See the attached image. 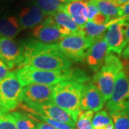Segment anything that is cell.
Masks as SVG:
<instances>
[{
    "label": "cell",
    "instance_id": "6da1fadb",
    "mask_svg": "<svg viewBox=\"0 0 129 129\" xmlns=\"http://www.w3.org/2000/svg\"><path fill=\"white\" fill-rule=\"evenodd\" d=\"M24 60L20 67H29L43 70H62L70 68L72 60L60 50L57 43L45 44L34 39L21 42Z\"/></svg>",
    "mask_w": 129,
    "mask_h": 129
},
{
    "label": "cell",
    "instance_id": "7a4b0ae2",
    "mask_svg": "<svg viewBox=\"0 0 129 129\" xmlns=\"http://www.w3.org/2000/svg\"><path fill=\"white\" fill-rule=\"evenodd\" d=\"M14 72L22 86L33 83L54 85L68 80H75L85 84L90 80L87 73L80 68L43 70L29 67H22L17 68Z\"/></svg>",
    "mask_w": 129,
    "mask_h": 129
},
{
    "label": "cell",
    "instance_id": "3957f363",
    "mask_svg": "<svg viewBox=\"0 0 129 129\" xmlns=\"http://www.w3.org/2000/svg\"><path fill=\"white\" fill-rule=\"evenodd\" d=\"M84 85L75 80H68L53 86L52 103L69 113L75 121L80 112V103Z\"/></svg>",
    "mask_w": 129,
    "mask_h": 129
},
{
    "label": "cell",
    "instance_id": "277c9868",
    "mask_svg": "<svg viewBox=\"0 0 129 129\" xmlns=\"http://www.w3.org/2000/svg\"><path fill=\"white\" fill-rule=\"evenodd\" d=\"M123 68V64L118 56L108 53L101 67L94 75L92 83L98 88L106 101L110 99L118 74Z\"/></svg>",
    "mask_w": 129,
    "mask_h": 129
},
{
    "label": "cell",
    "instance_id": "5b68a950",
    "mask_svg": "<svg viewBox=\"0 0 129 129\" xmlns=\"http://www.w3.org/2000/svg\"><path fill=\"white\" fill-rule=\"evenodd\" d=\"M23 86L19 81L14 72L0 80V111L12 112L22 102Z\"/></svg>",
    "mask_w": 129,
    "mask_h": 129
},
{
    "label": "cell",
    "instance_id": "8992f818",
    "mask_svg": "<svg viewBox=\"0 0 129 129\" xmlns=\"http://www.w3.org/2000/svg\"><path fill=\"white\" fill-rule=\"evenodd\" d=\"M57 44L64 55L75 62H83L88 49L92 45L81 30L62 37Z\"/></svg>",
    "mask_w": 129,
    "mask_h": 129
},
{
    "label": "cell",
    "instance_id": "52a82bcc",
    "mask_svg": "<svg viewBox=\"0 0 129 129\" xmlns=\"http://www.w3.org/2000/svg\"><path fill=\"white\" fill-rule=\"evenodd\" d=\"M129 107V68H123L115 80L110 99L106 104L108 114L111 115Z\"/></svg>",
    "mask_w": 129,
    "mask_h": 129
},
{
    "label": "cell",
    "instance_id": "ba28073f",
    "mask_svg": "<svg viewBox=\"0 0 129 129\" xmlns=\"http://www.w3.org/2000/svg\"><path fill=\"white\" fill-rule=\"evenodd\" d=\"M127 19L118 17L112 19L107 24L108 27L103 39L108 45V53L120 55L125 47V30Z\"/></svg>",
    "mask_w": 129,
    "mask_h": 129
},
{
    "label": "cell",
    "instance_id": "9c48e42d",
    "mask_svg": "<svg viewBox=\"0 0 129 129\" xmlns=\"http://www.w3.org/2000/svg\"><path fill=\"white\" fill-rule=\"evenodd\" d=\"M0 58L9 69L20 68L24 60V48L12 38L0 36Z\"/></svg>",
    "mask_w": 129,
    "mask_h": 129
},
{
    "label": "cell",
    "instance_id": "30bf717a",
    "mask_svg": "<svg viewBox=\"0 0 129 129\" xmlns=\"http://www.w3.org/2000/svg\"><path fill=\"white\" fill-rule=\"evenodd\" d=\"M53 86L43 84H29L22 89V102L27 106L42 105L52 103Z\"/></svg>",
    "mask_w": 129,
    "mask_h": 129
},
{
    "label": "cell",
    "instance_id": "8fae6325",
    "mask_svg": "<svg viewBox=\"0 0 129 129\" xmlns=\"http://www.w3.org/2000/svg\"><path fill=\"white\" fill-rule=\"evenodd\" d=\"M19 108L22 111L29 110L34 111L46 117L50 118L52 119L69 125L71 127H75V121L72 115L59 106H56L53 103L34 106H27L24 103H21L19 106Z\"/></svg>",
    "mask_w": 129,
    "mask_h": 129
},
{
    "label": "cell",
    "instance_id": "7c38bea8",
    "mask_svg": "<svg viewBox=\"0 0 129 129\" xmlns=\"http://www.w3.org/2000/svg\"><path fill=\"white\" fill-rule=\"evenodd\" d=\"M32 39L45 44L57 43L62 37L50 15H48L42 23L32 28Z\"/></svg>",
    "mask_w": 129,
    "mask_h": 129
},
{
    "label": "cell",
    "instance_id": "4fadbf2b",
    "mask_svg": "<svg viewBox=\"0 0 129 129\" xmlns=\"http://www.w3.org/2000/svg\"><path fill=\"white\" fill-rule=\"evenodd\" d=\"M105 103L101 92L94 84L89 83L84 85L80 103V111L98 112L103 108Z\"/></svg>",
    "mask_w": 129,
    "mask_h": 129
},
{
    "label": "cell",
    "instance_id": "5bb4252c",
    "mask_svg": "<svg viewBox=\"0 0 129 129\" xmlns=\"http://www.w3.org/2000/svg\"><path fill=\"white\" fill-rule=\"evenodd\" d=\"M46 15L34 3L24 7L18 14L19 23L22 29H32L43 22Z\"/></svg>",
    "mask_w": 129,
    "mask_h": 129
},
{
    "label": "cell",
    "instance_id": "9a60e30c",
    "mask_svg": "<svg viewBox=\"0 0 129 129\" xmlns=\"http://www.w3.org/2000/svg\"><path fill=\"white\" fill-rule=\"evenodd\" d=\"M108 54V45L103 37L94 42L87 52L85 59L89 68L96 72L102 66Z\"/></svg>",
    "mask_w": 129,
    "mask_h": 129
},
{
    "label": "cell",
    "instance_id": "2e32d148",
    "mask_svg": "<svg viewBox=\"0 0 129 129\" xmlns=\"http://www.w3.org/2000/svg\"><path fill=\"white\" fill-rule=\"evenodd\" d=\"M86 6L87 2L80 0H70L61 10L64 11L81 29L88 22Z\"/></svg>",
    "mask_w": 129,
    "mask_h": 129
},
{
    "label": "cell",
    "instance_id": "e0dca14e",
    "mask_svg": "<svg viewBox=\"0 0 129 129\" xmlns=\"http://www.w3.org/2000/svg\"><path fill=\"white\" fill-rule=\"evenodd\" d=\"M50 17L62 37L80 31L78 25L63 10H59L55 14L50 15Z\"/></svg>",
    "mask_w": 129,
    "mask_h": 129
},
{
    "label": "cell",
    "instance_id": "ac0fdd59",
    "mask_svg": "<svg viewBox=\"0 0 129 129\" xmlns=\"http://www.w3.org/2000/svg\"><path fill=\"white\" fill-rule=\"evenodd\" d=\"M22 30L17 17L14 15L0 16V36L14 39Z\"/></svg>",
    "mask_w": 129,
    "mask_h": 129
},
{
    "label": "cell",
    "instance_id": "d6986e66",
    "mask_svg": "<svg viewBox=\"0 0 129 129\" xmlns=\"http://www.w3.org/2000/svg\"><path fill=\"white\" fill-rule=\"evenodd\" d=\"M107 24L104 25H98L91 21H88L83 27L80 29L81 32L92 44L103 37L107 29Z\"/></svg>",
    "mask_w": 129,
    "mask_h": 129
},
{
    "label": "cell",
    "instance_id": "ffe728a7",
    "mask_svg": "<svg viewBox=\"0 0 129 129\" xmlns=\"http://www.w3.org/2000/svg\"><path fill=\"white\" fill-rule=\"evenodd\" d=\"M70 0H34L33 3L46 15H52L61 10Z\"/></svg>",
    "mask_w": 129,
    "mask_h": 129
},
{
    "label": "cell",
    "instance_id": "44dd1931",
    "mask_svg": "<svg viewBox=\"0 0 129 129\" xmlns=\"http://www.w3.org/2000/svg\"><path fill=\"white\" fill-rule=\"evenodd\" d=\"M90 2L96 7L98 12L103 14L111 19L120 17L119 7L112 4L108 0H90Z\"/></svg>",
    "mask_w": 129,
    "mask_h": 129
},
{
    "label": "cell",
    "instance_id": "7402d4cb",
    "mask_svg": "<svg viewBox=\"0 0 129 129\" xmlns=\"http://www.w3.org/2000/svg\"><path fill=\"white\" fill-rule=\"evenodd\" d=\"M17 129H37L35 121L25 112L12 111L10 112Z\"/></svg>",
    "mask_w": 129,
    "mask_h": 129
},
{
    "label": "cell",
    "instance_id": "603a6c76",
    "mask_svg": "<svg viewBox=\"0 0 129 129\" xmlns=\"http://www.w3.org/2000/svg\"><path fill=\"white\" fill-rule=\"evenodd\" d=\"M114 129H129V107L110 115Z\"/></svg>",
    "mask_w": 129,
    "mask_h": 129
},
{
    "label": "cell",
    "instance_id": "cb8c5ba5",
    "mask_svg": "<svg viewBox=\"0 0 129 129\" xmlns=\"http://www.w3.org/2000/svg\"><path fill=\"white\" fill-rule=\"evenodd\" d=\"M94 112L92 111H80L75 121L76 129H92V119Z\"/></svg>",
    "mask_w": 129,
    "mask_h": 129
},
{
    "label": "cell",
    "instance_id": "d4e9b609",
    "mask_svg": "<svg viewBox=\"0 0 129 129\" xmlns=\"http://www.w3.org/2000/svg\"><path fill=\"white\" fill-rule=\"evenodd\" d=\"M25 113H28L29 115H31L32 118H35L38 120H40L42 122H45L47 124L50 125L52 126L55 127L57 129H75L73 127H71L69 125L64 123H62L60 121H57V120H54V119H52L50 118H48L46 117L45 115L40 114V113H35L34 111H29V110H26V111H24Z\"/></svg>",
    "mask_w": 129,
    "mask_h": 129
},
{
    "label": "cell",
    "instance_id": "484cf974",
    "mask_svg": "<svg viewBox=\"0 0 129 129\" xmlns=\"http://www.w3.org/2000/svg\"><path fill=\"white\" fill-rule=\"evenodd\" d=\"M111 124H113V120L108 113L105 110L98 111L96 114L93 115L92 119V128H101Z\"/></svg>",
    "mask_w": 129,
    "mask_h": 129
},
{
    "label": "cell",
    "instance_id": "4316f807",
    "mask_svg": "<svg viewBox=\"0 0 129 129\" xmlns=\"http://www.w3.org/2000/svg\"><path fill=\"white\" fill-rule=\"evenodd\" d=\"M0 129H17L10 112L0 111Z\"/></svg>",
    "mask_w": 129,
    "mask_h": 129
},
{
    "label": "cell",
    "instance_id": "83f0119b",
    "mask_svg": "<svg viewBox=\"0 0 129 129\" xmlns=\"http://www.w3.org/2000/svg\"><path fill=\"white\" fill-rule=\"evenodd\" d=\"M111 19H111L110 17H107L106 15H104V14H103L102 13L98 12L92 17L90 21L92 22L94 24H98V25H104V24H106L108 23Z\"/></svg>",
    "mask_w": 129,
    "mask_h": 129
},
{
    "label": "cell",
    "instance_id": "f1b7e54d",
    "mask_svg": "<svg viewBox=\"0 0 129 129\" xmlns=\"http://www.w3.org/2000/svg\"><path fill=\"white\" fill-rule=\"evenodd\" d=\"M86 9H87V19H88V21H90L92 17L98 12V10L97 9L96 7L93 5L90 1L87 2Z\"/></svg>",
    "mask_w": 129,
    "mask_h": 129
},
{
    "label": "cell",
    "instance_id": "f546056e",
    "mask_svg": "<svg viewBox=\"0 0 129 129\" xmlns=\"http://www.w3.org/2000/svg\"><path fill=\"white\" fill-rule=\"evenodd\" d=\"M119 17L129 19V2L119 6Z\"/></svg>",
    "mask_w": 129,
    "mask_h": 129
},
{
    "label": "cell",
    "instance_id": "4dcf8cb0",
    "mask_svg": "<svg viewBox=\"0 0 129 129\" xmlns=\"http://www.w3.org/2000/svg\"><path fill=\"white\" fill-rule=\"evenodd\" d=\"M28 115H29V114H28ZM29 116L32 118V120L35 121V125H36V128L37 129H57L55 128V127L52 126L50 125L47 124V123H45V122H42V121L38 120H37V119H35V118H32L31 115H29Z\"/></svg>",
    "mask_w": 129,
    "mask_h": 129
},
{
    "label": "cell",
    "instance_id": "1f68e13d",
    "mask_svg": "<svg viewBox=\"0 0 129 129\" xmlns=\"http://www.w3.org/2000/svg\"><path fill=\"white\" fill-rule=\"evenodd\" d=\"M9 73V69L5 62L0 58V80L5 78Z\"/></svg>",
    "mask_w": 129,
    "mask_h": 129
},
{
    "label": "cell",
    "instance_id": "d6a6232c",
    "mask_svg": "<svg viewBox=\"0 0 129 129\" xmlns=\"http://www.w3.org/2000/svg\"><path fill=\"white\" fill-rule=\"evenodd\" d=\"M121 55L125 60H129V42L121 52Z\"/></svg>",
    "mask_w": 129,
    "mask_h": 129
},
{
    "label": "cell",
    "instance_id": "836d02e7",
    "mask_svg": "<svg viewBox=\"0 0 129 129\" xmlns=\"http://www.w3.org/2000/svg\"><path fill=\"white\" fill-rule=\"evenodd\" d=\"M127 19V22H126V27L125 30V47L129 42V19Z\"/></svg>",
    "mask_w": 129,
    "mask_h": 129
},
{
    "label": "cell",
    "instance_id": "e575fe53",
    "mask_svg": "<svg viewBox=\"0 0 129 129\" xmlns=\"http://www.w3.org/2000/svg\"><path fill=\"white\" fill-rule=\"evenodd\" d=\"M109 1L112 2L113 5H115V6H118V7L129 2V0H109Z\"/></svg>",
    "mask_w": 129,
    "mask_h": 129
},
{
    "label": "cell",
    "instance_id": "d590c367",
    "mask_svg": "<svg viewBox=\"0 0 129 129\" xmlns=\"http://www.w3.org/2000/svg\"><path fill=\"white\" fill-rule=\"evenodd\" d=\"M92 129H114V127H113V124H111L101 128H92Z\"/></svg>",
    "mask_w": 129,
    "mask_h": 129
},
{
    "label": "cell",
    "instance_id": "8d00e7d4",
    "mask_svg": "<svg viewBox=\"0 0 129 129\" xmlns=\"http://www.w3.org/2000/svg\"><path fill=\"white\" fill-rule=\"evenodd\" d=\"M12 1H13V0H0V5L9 4L10 2H12Z\"/></svg>",
    "mask_w": 129,
    "mask_h": 129
}]
</instances>
